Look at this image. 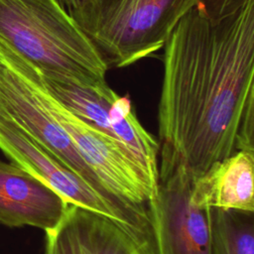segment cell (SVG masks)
I'll return each instance as SVG.
<instances>
[{
	"mask_svg": "<svg viewBox=\"0 0 254 254\" xmlns=\"http://www.w3.org/2000/svg\"><path fill=\"white\" fill-rule=\"evenodd\" d=\"M87 33L92 28L100 0H57Z\"/></svg>",
	"mask_w": 254,
	"mask_h": 254,
	"instance_id": "obj_12",
	"label": "cell"
},
{
	"mask_svg": "<svg viewBox=\"0 0 254 254\" xmlns=\"http://www.w3.org/2000/svg\"><path fill=\"white\" fill-rule=\"evenodd\" d=\"M202 0H100L88 36L108 65L126 67L163 49Z\"/></svg>",
	"mask_w": 254,
	"mask_h": 254,
	"instance_id": "obj_3",
	"label": "cell"
},
{
	"mask_svg": "<svg viewBox=\"0 0 254 254\" xmlns=\"http://www.w3.org/2000/svg\"><path fill=\"white\" fill-rule=\"evenodd\" d=\"M47 89L75 116L119 142L159 185V144L140 123L127 96L107 82L82 84L68 80L44 81Z\"/></svg>",
	"mask_w": 254,
	"mask_h": 254,
	"instance_id": "obj_6",
	"label": "cell"
},
{
	"mask_svg": "<svg viewBox=\"0 0 254 254\" xmlns=\"http://www.w3.org/2000/svg\"><path fill=\"white\" fill-rule=\"evenodd\" d=\"M0 150L11 162L54 189L68 203L114 220L136 242L143 254H158L155 233L148 221L102 195L14 122L1 115Z\"/></svg>",
	"mask_w": 254,
	"mask_h": 254,
	"instance_id": "obj_4",
	"label": "cell"
},
{
	"mask_svg": "<svg viewBox=\"0 0 254 254\" xmlns=\"http://www.w3.org/2000/svg\"><path fill=\"white\" fill-rule=\"evenodd\" d=\"M192 181L177 168L159 181L155 236L158 254H210L208 208L191 200Z\"/></svg>",
	"mask_w": 254,
	"mask_h": 254,
	"instance_id": "obj_7",
	"label": "cell"
},
{
	"mask_svg": "<svg viewBox=\"0 0 254 254\" xmlns=\"http://www.w3.org/2000/svg\"><path fill=\"white\" fill-rule=\"evenodd\" d=\"M210 254H254V212L208 207Z\"/></svg>",
	"mask_w": 254,
	"mask_h": 254,
	"instance_id": "obj_11",
	"label": "cell"
},
{
	"mask_svg": "<svg viewBox=\"0 0 254 254\" xmlns=\"http://www.w3.org/2000/svg\"><path fill=\"white\" fill-rule=\"evenodd\" d=\"M163 49L159 181L181 167L194 182L235 152L254 151V0L220 17L199 3Z\"/></svg>",
	"mask_w": 254,
	"mask_h": 254,
	"instance_id": "obj_1",
	"label": "cell"
},
{
	"mask_svg": "<svg viewBox=\"0 0 254 254\" xmlns=\"http://www.w3.org/2000/svg\"><path fill=\"white\" fill-rule=\"evenodd\" d=\"M45 254H143L112 219L69 203L59 224L46 232Z\"/></svg>",
	"mask_w": 254,
	"mask_h": 254,
	"instance_id": "obj_9",
	"label": "cell"
},
{
	"mask_svg": "<svg viewBox=\"0 0 254 254\" xmlns=\"http://www.w3.org/2000/svg\"><path fill=\"white\" fill-rule=\"evenodd\" d=\"M0 64L44 81L106 82L108 64L57 0H0Z\"/></svg>",
	"mask_w": 254,
	"mask_h": 254,
	"instance_id": "obj_2",
	"label": "cell"
},
{
	"mask_svg": "<svg viewBox=\"0 0 254 254\" xmlns=\"http://www.w3.org/2000/svg\"><path fill=\"white\" fill-rule=\"evenodd\" d=\"M191 200L200 208L254 212V151L239 150L192 182Z\"/></svg>",
	"mask_w": 254,
	"mask_h": 254,
	"instance_id": "obj_10",
	"label": "cell"
},
{
	"mask_svg": "<svg viewBox=\"0 0 254 254\" xmlns=\"http://www.w3.org/2000/svg\"><path fill=\"white\" fill-rule=\"evenodd\" d=\"M244 0H202L207 13L212 17L223 16L236 9Z\"/></svg>",
	"mask_w": 254,
	"mask_h": 254,
	"instance_id": "obj_13",
	"label": "cell"
},
{
	"mask_svg": "<svg viewBox=\"0 0 254 254\" xmlns=\"http://www.w3.org/2000/svg\"><path fill=\"white\" fill-rule=\"evenodd\" d=\"M54 96L39 75L24 77L0 64V115L11 120L91 188L127 211L82 160L54 111Z\"/></svg>",
	"mask_w": 254,
	"mask_h": 254,
	"instance_id": "obj_5",
	"label": "cell"
},
{
	"mask_svg": "<svg viewBox=\"0 0 254 254\" xmlns=\"http://www.w3.org/2000/svg\"><path fill=\"white\" fill-rule=\"evenodd\" d=\"M68 202L54 189L18 166L0 160V222L9 227L25 225L54 229Z\"/></svg>",
	"mask_w": 254,
	"mask_h": 254,
	"instance_id": "obj_8",
	"label": "cell"
}]
</instances>
